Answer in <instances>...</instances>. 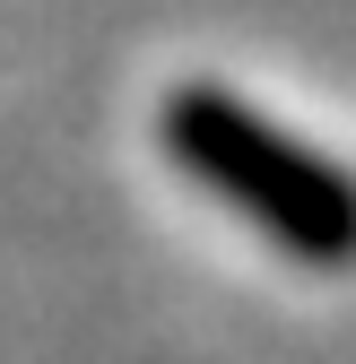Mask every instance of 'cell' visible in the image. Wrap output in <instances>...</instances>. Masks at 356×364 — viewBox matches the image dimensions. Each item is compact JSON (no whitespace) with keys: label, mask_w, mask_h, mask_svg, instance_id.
<instances>
[{"label":"cell","mask_w":356,"mask_h":364,"mask_svg":"<svg viewBox=\"0 0 356 364\" xmlns=\"http://www.w3.org/2000/svg\"><path fill=\"white\" fill-rule=\"evenodd\" d=\"M174 139H183V156L209 182H226L261 225H278L295 252H313V260H347L356 252V182L339 165L270 139L252 113L217 105V96H183L174 105Z\"/></svg>","instance_id":"cell-1"}]
</instances>
